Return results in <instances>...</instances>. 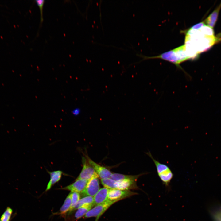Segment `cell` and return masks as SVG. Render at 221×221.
Returning <instances> with one entry per match:
<instances>
[{
	"instance_id": "cell-10",
	"label": "cell",
	"mask_w": 221,
	"mask_h": 221,
	"mask_svg": "<svg viewBox=\"0 0 221 221\" xmlns=\"http://www.w3.org/2000/svg\"><path fill=\"white\" fill-rule=\"evenodd\" d=\"M109 189L104 187L100 189L93 197L94 204L97 205L102 204L108 199V195Z\"/></svg>"
},
{
	"instance_id": "cell-3",
	"label": "cell",
	"mask_w": 221,
	"mask_h": 221,
	"mask_svg": "<svg viewBox=\"0 0 221 221\" xmlns=\"http://www.w3.org/2000/svg\"><path fill=\"white\" fill-rule=\"evenodd\" d=\"M117 201H112L108 200L106 202L96 205L93 208L90 210L84 215L85 218L96 217L95 221H97L99 217L112 205Z\"/></svg>"
},
{
	"instance_id": "cell-6",
	"label": "cell",
	"mask_w": 221,
	"mask_h": 221,
	"mask_svg": "<svg viewBox=\"0 0 221 221\" xmlns=\"http://www.w3.org/2000/svg\"><path fill=\"white\" fill-rule=\"evenodd\" d=\"M136 194H137V193L129 190H122L115 188L109 189L108 199L110 200L118 201Z\"/></svg>"
},
{
	"instance_id": "cell-17",
	"label": "cell",
	"mask_w": 221,
	"mask_h": 221,
	"mask_svg": "<svg viewBox=\"0 0 221 221\" xmlns=\"http://www.w3.org/2000/svg\"><path fill=\"white\" fill-rule=\"evenodd\" d=\"M101 183L104 187L109 189L115 188L116 181L110 178L101 179Z\"/></svg>"
},
{
	"instance_id": "cell-7",
	"label": "cell",
	"mask_w": 221,
	"mask_h": 221,
	"mask_svg": "<svg viewBox=\"0 0 221 221\" xmlns=\"http://www.w3.org/2000/svg\"><path fill=\"white\" fill-rule=\"evenodd\" d=\"M138 178L127 179L116 181L115 188L122 190L138 189L136 181Z\"/></svg>"
},
{
	"instance_id": "cell-11",
	"label": "cell",
	"mask_w": 221,
	"mask_h": 221,
	"mask_svg": "<svg viewBox=\"0 0 221 221\" xmlns=\"http://www.w3.org/2000/svg\"><path fill=\"white\" fill-rule=\"evenodd\" d=\"M48 172L50 175V179L47 185L46 191L49 190L53 185L58 182L63 174L62 171L59 170Z\"/></svg>"
},
{
	"instance_id": "cell-22",
	"label": "cell",
	"mask_w": 221,
	"mask_h": 221,
	"mask_svg": "<svg viewBox=\"0 0 221 221\" xmlns=\"http://www.w3.org/2000/svg\"><path fill=\"white\" fill-rule=\"evenodd\" d=\"M205 25L204 23L200 22L193 25L190 29L194 30H198Z\"/></svg>"
},
{
	"instance_id": "cell-1",
	"label": "cell",
	"mask_w": 221,
	"mask_h": 221,
	"mask_svg": "<svg viewBox=\"0 0 221 221\" xmlns=\"http://www.w3.org/2000/svg\"><path fill=\"white\" fill-rule=\"evenodd\" d=\"M217 40L214 36L204 35L200 29H190L186 34L184 45L190 51L198 54L209 48Z\"/></svg>"
},
{
	"instance_id": "cell-12",
	"label": "cell",
	"mask_w": 221,
	"mask_h": 221,
	"mask_svg": "<svg viewBox=\"0 0 221 221\" xmlns=\"http://www.w3.org/2000/svg\"><path fill=\"white\" fill-rule=\"evenodd\" d=\"M221 8V3L219 6L208 16L205 21L207 26L212 28L216 22L219 13Z\"/></svg>"
},
{
	"instance_id": "cell-18",
	"label": "cell",
	"mask_w": 221,
	"mask_h": 221,
	"mask_svg": "<svg viewBox=\"0 0 221 221\" xmlns=\"http://www.w3.org/2000/svg\"><path fill=\"white\" fill-rule=\"evenodd\" d=\"M71 204L69 211H71L74 209L79 200L80 199V195L79 193L76 192H72Z\"/></svg>"
},
{
	"instance_id": "cell-13",
	"label": "cell",
	"mask_w": 221,
	"mask_h": 221,
	"mask_svg": "<svg viewBox=\"0 0 221 221\" xmlns=\"http://www.w3.org/2000/svg\"><path fill=\"white\" fill-rule=\"evenodd\" d=\"M148 173H143L138 175H124L116 173H112L110 176V178L116 181H117L124 179L138 178L140 176H142V175L145 174H147Z\"/></svg>"
},
{
	"instance_id": "cell-16",
	"label": "cell",
	"mask_w": 221,
	"mask_h": 221,
	"mask_svg": "<svg viewBox=\"0 0 221 221\" xmlns=\"http://www.w3.org/2000/svg\"><path fill=\"white\" fill-rule=\"evenodd\" d=\"M85 204L94 205V197L91 196H86L80 199L75 207L74 210L78 209L81 206Z\"/></svg>"
},
{
	"instance_id": "cell-14",
	"label": "cell",
	"mask_w": 221,
	"mask_h": 221,
	"mask_svg": "<svg viewBox=\"0 0 221 221\" xmlns=\"http://www.w3.org/2000/svg\"><path fill=\"white\" fill-rule=\"evenodd\" d=\"M94 205L85 204L82 205L78 209L75 215L76 219H79L82 217L91 209Z\"/></svg>"
},
{
	"instance_id": "cell-8",
	"label": "cell",
	"mask_w": 221,
	"mask_h": 221,
	"mask_svg": "<svg viewBox=\"0 0 221 221\" xmlns=\"http://www.w3.org/2000/svg\"><path fill=\"white\" fill-rule=\"evenodd\" d=\"M88 162L93 167L99 177L101 179L109 178L112 174L106 168L100 165L91 159L87 156L85 155Z\"/></svg>"
},
{
	"instance_id": "cell-20",
	"label": "cell",
	"mask_w": 221,
	"mask_h": 221,
	"mask_svg": "<svg viewBox=\"0 0 221 221\" xmlns=\"http://www.w3.org/2000/svg\"><path fill=\"white\" fill-rule=\"evenodd\" d=\"M200 30L204 35L208 36H214V32L212 28L206 25L203 26Z\"/></svg>"
},
{
	"instance_id": "cell-23",
	"label": "cell",
	"mask_w": 221,
	"mask_h": 221,
	"mask_svg": "<svg viewBox=\"0 0 221 221\" xmlns=\"http://www.w3.org/2000/svg\"><path fill=\"white\" fill-rule=\"evenodd\" d=\"M81 112L80 109L78 108H76L73 109L72 111V113L73 115L76 116L79 115Z\"/></svg>"
},
{
	"instance_id": "cell-2",
	"label": "cell",
	"mask_w": 221,
	"mask_h": 221,
	"mask_svg": "<svg viewBox=\"0 0 221 221\" xmlns=\"http://www.w3.org/2000/svg\"><path fill=\"white\" fill-rule=\"evenodd\" d=\"M146 154L152 159L154 163L158 176L167 189L170 188V184L173 177V173L170 168L167 165L160 163L154 158L150 151Z\"/></svg>"
},
{
	"instance_id": "cell-4",
	"label": "cell",
	"mask_w": 221,
	"mask_h": 221,
	"mask_svg": "<svg viewBox=\"0 0 221 221\" xmlns=\"http://www.w3.org/2000/svg\"><path fill=\"white\" fill-rule=\"evenodd\" d=\"M83 168L76 180L83 179L89 180L94 176L98 175L88 162L86 156L82 157Z\"/></svg>"
},
{
	"instance_id": "cell-21",
	"label": "cell",
	"mask_w": 221,
	"mask_h": 221,
	"mask_svg": "<svg viewBox=\"0 0 221 221\" xmlns=\"http://www.w3.org/2000/svg\"><path fill=\"white\" fill-rule=\"evenodd\" d=\"M35 2L37 6H38L40 13V24L41 25L42 24L43 21V6L45 3V0H36Z\"/></svg>"
},
{
	"instance_id": "cell-19",
	"label": "cell",
	"mask_w": 221,
	"mask_h": 221,
	"mask_svg": "<svg viewBox=\"0 0 221 221\" xmlns=\"http://www.w3.org/2000/svg\"><path fill=\"white\" fill-rule=\"evenodd\" d=\"M12 213V209L8 207L2 215L0 221H9Z\"/></svg>"
},
{
	"instance_id": "cell-5",
	"label": "cell",
	"mask_w": 221,
	"mask_h": 221,
	"mask_svg": "<svg viewBox=\"0 0 221 221\" xmlns=\"http://www.w3.org/2000/svg\"><path fill=\"white\" fill-rule=\"evenodd\" d=\"M98 175L89 180L86 187L82 194L84 196L94 197L99 190V181Z\"/></svg>"
},
{
	"instance_id": "cell-15",
	"label": "cell",
	"mask_w": 221,
	"mask_h": 221,
	"mask_svg": "<svg viewBox=\"0 0 221 221\" xmlns=\"http://www.w3.org/2000/svg\"><path fill=\"white\" fill-rule=\"evenodd\" d=\"M72 192H71L67 196L64 203L60 210V214H65L69 211L71 204Z\"/></svg>"
},
{
	"instance_id": "cell-9",
	"label": "cell",
	"mask_w": 221,
	"mask_h": 221,
	"mask_svg": "<svg viewBox=\"0 0 221 221\" xmlns=\"http://www.w3.org/2000/svg\"><path fill=\"white\" fill-rule=\"evenodd\" d=\"M88 181L83 179L76 180L72 184L61 189L69 190L72 192L82 193L85 189Z\"/></svg>"
}]
</instances>
